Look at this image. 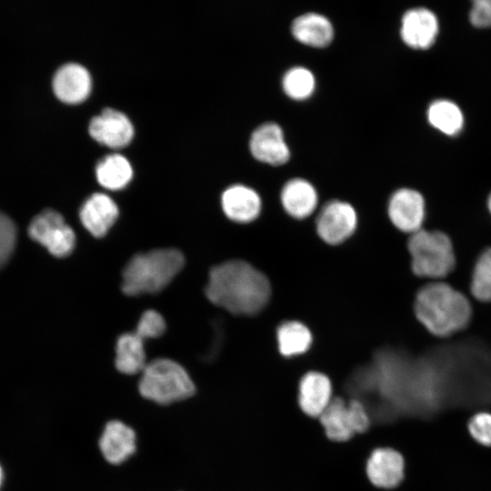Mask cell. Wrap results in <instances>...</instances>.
I'll return each instance as SVG.
<instances>
[{
	"instance_id": "6da1fadb",
	"label": "cell",
	"mask_w": 491,
	"mask_h": 491,
	"mask_svg": "<svg viewBox=\"0 0 491 491\" xmlns=\"http://www.w3.org/2000/svg\"><path fill=\"white\" fill-rule=\"evenodd\" d=\"M214 305L235 316H253L262 311L271 296L267 277L243 260L215 266L205 289Z\"/></svg>"
},
{
	"instance_id": "7a4b0ae2",
	"label": "cell",
	"mask_w": 491,
	"mask_h": 491,
	"mask_svg": "<svg viewBox=\"0 0 491 491\" xmlns=\"http://www.w3.org/2000/svg\"><path fill=\"white\" fill-rule=\"evenodd\" d=\"M414 307L420 323L440 337L462 330L471 317L467 298L445 283H431L422 287L416 294Z\"/></svg>"
},
{
	"instance_id": "3957f363",
	"label": "cell",
	"mask_w": 491,
	"mask_h": 491,
	"mask_svg": "<svg viewBox=\"0 0 491 491\" xmlns=\"http://www.w3.org/2000/svg\"><path fill=\"white\" fill-rule=\"evenodd\" d=\"M185 265L175 248H158L135 255L122 272L121 289L126 296L155 294L167 286Z\"/></svg>"
},
{
	"instance_id": "277c9868",
	"label": "cell",
	"mask_w": 491,
	"mask_h": 491,
	"mask_svg": "<svg viewBox=\"0 0 491 491\" xmlns=\"http://www.w3.org/2000/svg\"><path fill=\"white\" fill-rule=\"evenodd\" d=\"M140 395L158 405H170L191 397L195 386L186 370L169 358L147 363L138 383Z\"/></svg>"
},
{
	"instance_id": "5b68a950",
	"label": "cell",
	"mask_w": 491,
	"mask_h": 491,
	"mask_svg": "<svg viewBox=\"0 0 491 491\" xmlns=\"http://www.w3.org/2000/svg\"><path fill=\"white\" fill-rule=\"evenodd\" d=\"M407 247L412 270L418 276L441 278L454 269L453 246L442 232L420 229L410 235Z\"/></svg>"
},
{
	"instance_id": "8992f818",
	"label": "cell",
	"mask_w": 491,
	"mask_h": 491,
	"mask_svg": "<svg viewBox=\"0 0 491 491\" xmlns=\"http://www.w3.org/2000/svg\"><path fill=\"white\" fill-rule=\"evenodd\" d=\"M319 417L327 436L336 441L347 440L369 426L367 412L357 400L346 405L341 398L332 399Z\"/></svg>"
},
{
	"instance_id": "52a82bcc",
	"label": "cell",
	"mask_w": 491,
	"mask_h": 491,
	"mask_svg": "<svg viewBox=\"0 0 491 491\" xmlns=\"http://www.w3.org/2000/svg\"><path fill=\"white\" fill-rule=\"evenodd\" d=\"M28 234L57 257L70 255L75 246L74 230L61 214L52 209L44 210L32 219Z\"/></svg>"
},
{
	"instance_id": "ba28073f",
	"label": "cell",
	"mask_w": 491,
	"mask_h": 491,
	"mask_svg": "<svg viewBox=\"0 0 491 491\" xmlns=\"http://www.w3.org/2000/svg\"><path fill=\"white\" fill-rule=\"evenodd\" d=\"M356 224V213L350 204L332 200L326 203L319 212L316 231L322 240L327 244L337 245L351 236Z\"/></svg>"
},
{
	"instance_id": "9c48e42d",
	"label": "cell",
	"mask_w": 491,
	"mask_h": 491,
	"mask_svg": "<svg viewBox=\"0 0 491 491\" xmlns=\"http://www.w3.org/2000/svg\"><path fill=\"white\" fill-rule=\"evenodd\" d=\"M91 137L103 145L121 148L134 137V126L126 115L114 108H105L88 125Z\"/></svg>"
},
{
	"instance_id": "30bf717a",
	"label": "cell",
	"mask_w": 491,
	"mask_h": 491,
	"mask_svg": "<svg viewBox=\"0 0 491 491\" xmlns=\"http://www.w3.org/2000/svg\"><path fill=\"white\" fill-rule=\"evenodd\" d=\"M388 215L392 224L400 231L411 235L422 229L426 205L423 195L411 188H400L390 197Z\"/></svg>"
},
{
	"instance_id": "8fae6325",
	"label": "cell",
	"mask_w": 491,
	"mask_h": 491,
	"mask_svg": "<svg viewBox=\"0 0 491 491\" xmlns=\"http://www.w3.org/2000/svg\"><path fill=\"white\" fill-rule=\"evenodd\" d=\"M249 148L253 156L265 164L281 165L290 157V150L279 125L264 123L251 135Z\"/></svg>"
},
{
	"instance_id": "7c38bea8",
	"label": "cell",
	"mask_w": 491,
	"mask_h": 491,
	"mask_svg": "<svg viewBox=\"0 0 491 491\" xmlns=\"http://www.w3.org/2000/svg\"><path fill=\"white\" fill-rule=\"evenodd\" d=\"M439 32L436 15L426 7L407 10L402 16L400 36L411 48L424 50L436 41Z\"/></svg>"
},
{
	"instance_id": "4fadbf2b",
	"label": "cell",
	"mask_w": 491,
	"mask_h": 491,
	"mask_svg": "<svg viewBox=\"0 0 491 491\" xmlns=\"http://www.w3.org/2000/svg\"><path fill=\"white\" fill-rule=\"evenodd\" d=\"M52 87L55 96L62 102L75 105L85 101L92 90L89 71L77 63L61 65L54 75Z\"/></svg>"
},
{
	"instance_id": "5bb4252c",
	"label": "cell",
	"mask_w": 491,
	"mask_h": 491,
	"mask_svg": "<svg viewBox=\"0 0 491 491\" xmlns=\"http://www.w3.org/2000/svg\"><path fill=\"white\" fill-rule=\"evenodd\" d=\"M104 458L112 465H120L136 450V436L133 428L119 420L106 423L99 438Z\"/></svg>"
},
{
	"instance_id": "9a60e30c",
	"label": "cell",
	"mask_w": 491,
	"mask_h": 491,
	"mask_svg": "<svg viewBox=\"0 0 491 491\" xmlns=\"http://www.w3.org/2000/svg\"><path fill=\"white\" fill-rule=\"evenodd\" d=\"M115 201L105 194L95 193L82 205L79 216L85 228L95 237L105 235L118 217Z\"/></svg>"
},
{
	"instance_id": "2e32d148",
	"label": "cell",
	"mask_w": 491,
	"mask_h": 491,
	"mask_svg": "<svg viewBox=\"0 0 491 491\" xmlns=\"http://www.w3.org/2000/svg\"><path fill=\"white\" fill-rule=\"evenodd\" d=\"M225 215L237 223L255 220L261 211V198L256 191L244 185H234L226 188L221 197Z\"/></svg>"
},
{
	"instance_id": "e0dca14e",
	"label": "cell",
	"mask_w": 491,
	"mask_h": 491,
	"mask_svg": "<svg viewBox=\"0 0 491 491\" xmlns=\"http://www.w3.org/2000/svg\"><path fill=\"white\" fill-rule=\"evenodd\" d=\"M367 475L376 486L390 488L397 486L404 476V459L396 450L376 449L367 462Z\"/></svg>"
},
{
	"instance_id": "ac0fdd59",
	"label": "cell",
	"mask_w": 491,
	"mask_h": 491,
	"mask_svg": "<svg viewBox=\"0 0 491 491\" xmlns=\"http://www.w3.org/2000/svg\"><path fill=\"white\" fill-rule=\"evenodd\" d=\"M280 198L285 211L298 219L309 216L318 201L316 188L303 178L288 180L282 188Z\"/></svg>"
},
{
	"instance_id": "d6986e66",
	"label": "cell",
	"mask_w": 491,
	"mask_h": 491,
	"mask_svg": "<svg viewBox=\"0 0 491 491\" xmlns=\"http://www.w3.org/2000/svg\"><path fill=\"white\" fill-rule=\"evenodd\" d=\"M331 383L326 376L319 372L305 375L299 386V405L302 410L312 416H319L331 399Z\"/></svg>"
},
{
	"instance_id": "ffe728a7",
	"label": "cell",
	"mask_w": 491,
	"mask_h": 491,
	"mask_svg": "<svg viewBox=\"0 0 491 491\" xmlns=\"http://www.w3.org/2000/svg\"><path fill=\"white\" fill-rule=\"evenodd\" d=\"M291 31L297 41L314 47H325L334 37L331 22L317 13H306L297 16L292 23Z\"/></svg>"
},
{
	"instance_id": "44dd1931",
	"label": "cell",
	"mask_w": 491,
	"mask_h": 491,
	"mask_svg": "<svg viewBox=\"0 0 491 491\" xmlns=\"http://www.w3.org/2000/svg\"><path fill=\"white\" fill-rule=\"evenodd\" d=\"M145 337L137 331L125 333L117 338L115 365L125 375L142 373L146 366L145 352Z\"/></svg>"
},
{
	"instance_id": "7402d4cb",
	"label": "cell",
	"mask_w": 491,
	"mask_h": 491,
	"mask_svg": "<svg viewBox=\"0 0 491 491\" xmlns=\"http://www.w3.org/2000/svg\"><path fill=\"white\" fill-rule=\"evenodd\" d=\"M95 176L103 187L119 190L131 181L133 168L126 157L120 154H111L98 162L95 166Z\"/></svg>"
},
{
	"instance_id": "603a6c76",
	"label": "cell",
	"mask_w": 491,
	"mask_h": 491,
	"mask_svg": "<svg viewBox=\"0 0 491 491\" xmlns=\"http://www.w3.org/2000/svg\"><path fill=\"white\" fill-rule=\"evenodd\" d=\"M429 124L439 132L454 136L461 132L464 115L460 107L447 99L433 101L427 108Z\"/></svg>"
},
{
	"instance_id": "cb8c5ba5",
	"label": "cell",
	"mask_w": 491,
	"mask_h": 491,
	"mask_svg": "<svg viewBox=\"0 0 491 491\" xmlns=\"http://www.w3.org/2000/svg\"><path fill=\"white\" fill-rule=\"evenodd\" d=\"M276 339L280 353L285 356H294L308 350L312 335L301 322L286 321L278 326Z\"/></svg>"
},
{
	"instance_id": "d4e9b609",
	"label": "cell",
	"mask_w": 491,
	"mask_h": 491,
	"mask_svg": "<svg viewBox=\"0 0 491 491\" xmlns=\"http://www.w3.org/2000/svg\"><path fill=\"white\" fill-rule=\"evenodd\" d=\"M282 86L287 96L295 100H304L314 93L316 78L309 69L295 66L284 75Z\"/></svg>"
},
{
	"instance_id": "484cf974",
	"label": "cell",
	"mask_w": 491,
	"mask_h": 491,
	"mask_svg": "<svg viewBox=\"0 0 491 491\" xmlns=\"http://www.w3.org/2000/svg\"><path fill=\"white\" fill-rule=\"evenodd\" d=\"M471 293L478 300L491 301V248L478 257L472 274Z\"/></svg>"
},
{
	"instance_id": "4316f807",
	"label": "cell",
	"mask_w": 491,
	"mask_h": 491,
	"mask_svg": "<svg viewBox=\"0 0 491 491\" xmlns=\"http://www.w3.org/2000/svg\"><path fill=\"white\" fill-rule=\"evenodd\" d=\"M16 242V227L6 215L0 212V267L12 255Z\"/></svg>"
},
{
	"instance_id": "83f0119b",
	"label": "cell",
	"mask_w": 491,
	"mask_h": 491,
	"mask_svg": "<svg viewBox=\"0 0 491 491\" xmlns=\"http://www.w3.org/2000/svg\"><path fill=\"white\" fill-rule=\"evenodd\" d=\"M166 328L164 317L155 310H147L141 316L135 331L143 335L145 339L161 336Z\"/></svg>"
},
{
	"instance_id": "f1b7e54d",
	"label": "cell",
	"mask_w": 491,
	"mask_h": 491,
	"mask_svg": "<svg viewBox=\"0 0 491 491\" xmlns=\"http://www.w3.org/2000/svg\"><path fill=\"white\" fill-rule=\"evenodd\" d=\"M468 428L477 442L491 446V414L481 412L475 415L469 421Z\"/></svg>"
},
{
	"instance_id": "f546056e",
	"label": "cell",
	"mask_w": 491,
	"mask_h": 491,
	"mask_svg": "<svg viewBox=\"0 0 491 491\" xmlns=\"http://www.w3.org/2000/svg\"><path fill=\"white\" fill-rule=\"evenodd\" d=\"M469 20L475 27H491V0L474 1L469 12Z\"/></svg>"
},
{
	"instance_id": "4dcf8cb0",
	"label": "cell",
	"mask_w": 491,
	"mask_h": 491,
	"mask_svg": "<svg viewBox=\"0 0 491 491\" xmlns=\"http://www.w3.org/2000/svg\"><path fill=\"white\" fill-rule=\"evenodd\" d=\"M487 205H488V209H489V211L491 213V195L488 197Z\"/></svg>"
},
{
	"instance_id": "1f68e13d",
	"label": "cell",
	"mask_w": 491,
	"mask_h": 491,
	"mask_svg": "<svg viewBox=\"0 0 491 491\" xmlns=\"http://www.w3.org/2000/svg\"><path fill=\"white\" fill-rule=\"evenodd\" d=\"M2 481H3V470H2V468L0 466V486L2 485Z\"/></svg>"
}]
</instances>
